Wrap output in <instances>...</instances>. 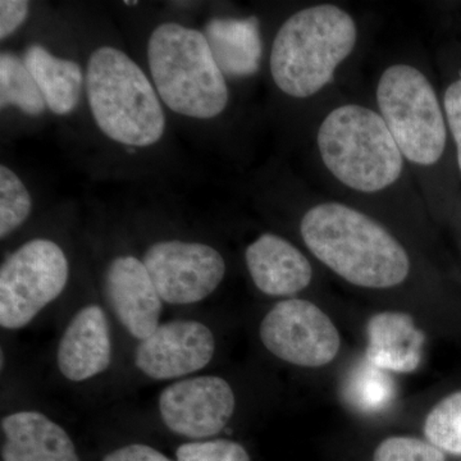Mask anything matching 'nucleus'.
<instances>
[{"label":"nucleus","instance_id":"obj_1","mask_svg":"<svg viewBox=\"0 0 461 461\" xmlns=\"http://www.w3.org/2000/svg\"><path fill=\"white\" fill-rule=\"evenodd\" d=\"M300 230L309 250L348 284L391 288L408 278L411 259L405 249L357 209L321 203L306 212Z\"/></svg>","mask_w":461,"mask_h":461},{"label":"nucleus","instance_id":"obj_2","mask_svg":"<svg viewBox=\"0 0 461 461\" xmlns=\"http://www.w3.org/2000/svg\"><path fill=\"white\" fill-rule=\"evenodd\" d=\"M357 39L353 17L338 5H314L296 12L273 41V81L293 98L313 96L332 81Z\"/></svg>","mask_w":461,"mask_h":461},{"label":"nucleus","instance_id":"obj_3","mask_svg":"<svg viewBox=\"0 0 461 461\" xmlns=\"http://www.w3.org/2000/svg\"><path fill=\"white\" fill-rule=\"evenodd\" d=\"M86 90L94 121L112 140L144 148L162 139L166 115L157 91L122 50L102 47L91 54Z\"/></svg>","mask_w":461,"mask_h":461},{"label":"nucleus","instance_id":"obj_4","mask_svg":"<svg viewBox=\"0 0 461 461\" xmlns=\"http://www.w3.org/2000/svg\"><path fill=\"white\" fill-rule=\"evenodd\" d=\"M148 62L156 89L167 107L186 117H217L229 103L224 75L203 32L167 23L148 42Z\"/></svg>","mask_w":461,"mask_h":461},{"label":"nucleus","instance_id":"obj_5","mask_svg":"<svg viewBox=\"0 0 461 461\" xmlns=\"http://www.w3.org/2000/svg\"><path fill=\"white\" fill-rule=\"evenodd\" d=\"M327 169L360 193H378L399 180L403 156L381 114L362 105L333 109L318 131Z\"/></svg>","mask_w":461,"mask_h":461},{"label":"nucleus","instance_id":"obj_6","mask_svg":"<svg viewBox=\"0 0 461 461\" xmlns=\"http://www.w3.org/2000/svg\"><path fill=\"white\" fill-rule=\"evenodd\" d=\"M377 103L382 118L409 162L432 166L446 147V123L436 91L420 69L388 67L379 78Z\"/></svg>","mask_w":461,"mask_h":461},{"label":"nucleus","instance_id":"obj_7","mask_svg":"<svg viewBox=\"0 0 461 461\" xmlns=\"http://www.w3.org/2000/svg\"><path fill=\"white\" fill-rule=\"evenodd\" d=\"M68 260L56 242L35 239L18 248L0 268V324L26 327L65 290Z\"/></svg>","mask_w":461,"mask_h":461},{"label":"nucleus","instance_id":"obj_8","mask_svg":"<svg viewBox=\"0 0 461 461\" xmlns=\"http://www.w3.org/2000/svg\"><path fill=\"white\" fill-rule=\"evenodd\" d=\"M260 339L278 359L320 368L338 357L341 339L329 315L308 300L288 299L273 306L260 324Z\"/></svg>","mask_w":461,"mask_h":461},{"label":"nucleus","instance_id":"obj_9","mask_svg":"<svg viewBox=\"0 0 461 461\" xmlns=\"http://www.w3.org/2000/svg\"><path fill=\"white\" fill-rule=\"evenodd\" d=\"M142 262L163 302L172 305L202 302L220 286L226 273L223 257L200 242H157Z\"/></svg>","mask_w":461,"mask_h":461},{"label":"nucleus","instance_id":"obj_10","mask_svg":"<svg viewBox=\"0 0 461 461\" xmlns=\"http://www.w3.org/2000/svg\"><path fill=\"white\" fill-rule=\"evenodd\" d=\"M235 393L229 382L202 375L176 382L159 396V412L176 435L202 439L218 435L235 411Z\"/></svg>","mask_w":461,"mask_h":461},{"label":"nucleus","instance_id":"obj_11","mask_svg":"<svg viewBox=\"0 0 461 461\" xmlns=\"http://www.w3.org/2000/svg\"><path fill=\"white\" fill-rule=\"evenodd\" d=\"M215 351L212 330L196 321L160 324L135 351V364L153 379L184 377L211 363Z\"/></svg>","mask_w":461,"mask_h":461},{"label":"nucleus","instance_id":"obj_12","mask_svg":"<svg viewBox=\"0 0 461 461\" xmlns=\"http://www.w3.org/2000/svg\"><path fill=\"white\" fill-rule=\"evenodd\" d=\"M104 291L115 318L132 338L142 341L159 327L163 300L141 260L130 256L112 260Z\"/></svg>","mask_w":461,"mask_h":461},{"label":"nucleus","instance_id":"obj_13","mask_svg":"<svg viewBox=\"0 0 461 461\" xmlns=\"http://www.w3.org/2000/svg\"><path fill=\"white\" fill-rule=\"evenodd\" d=\"M112 341L107 315L98 305L85 306L69 321L58 345V368L63 377L83 382L111 366Z\"/></svg>","mask_w":461,"mask_h":461},{"label":"nucleus","instance_id":"obj_14","mask_svg":"<svg viewBox=\"0 0 461 461\" xmlns=\"http://www.w3.org/2000/svg\"><path fill=\"white\" fill-rule=\"evenodd\" d=\"M247 266L256 286L268 296H291L311 284L313 269L299 249L290 241L263 233L249 245Z\"/></svg>","mask_w":461,"mask_h":461},{"label":"nucleus","instance_id":"obj_15","mask_svg":"<svg viewBox=\"0 0 461 461\" xmlns=\"http://www.w3.org/2000/svg\"><path fill=\"white\" fill-rule=\"evenodd\" d=\"M5 461H80L71 437L38 411H20L2 420Z\"/></svg>","mask_w":461,"mask_h":461},{"label":"nucleus","instance_id":"obj_16","mask_svg":"<svg viewBox=\"0 0 461 461\" xmlns=\"http://www.w3.org/2000/svg\"><path fill=\"white\" fill-rule=\"evenodd\" d=\"M366 359L386 371L411 373L423 359L426 336L405 313L373 315L366 326Z\"/></svg>","mask_w":461,"mask_h":461},{"label":"nucleus","instance_id":"obj_17","mask_svg":"<svg viewBox=\"0 0 461 461\" xmlns=\"http://www.w3.org/2000/svg\"><path fill=\"white\" fill-rule=\"evenodd\" d=\"M204 35L224 76L249 77L257 74L263 44L259 20L256 16L212 18L206 23Z\"/></svg>","mask_w":461,"mask_h":461},{"label":"nucleus","instance_id":"obj_18","mask_svg":"<svg viewBox=\"0 0 461 461\" xmlns=\"http://www.w3.org/2000/svg\"><path fill=\"white\" fill-rule=\"evenodd\" d=\"M23 60L53 113L68 114L77 107L84 81L78 63L53 56L39 44L26 50Z\"/></svg>","mask_w":461,"mask_h":461},{"label":"nucleus","instance_id":"obj_19","mask_svg":"<svg viewBox=\"0 0 461 461\" xmlns=\"http://www.w3.org/2000/svg\"><path fill=\"white\" fill-rule=\"evenodd\" d=\"M16 107L29 115H39L47 108L35 78L21 59L12 53L0 56V107Z\"/></svg>","mask_w":461,"mask_h":461},{"label":"nucleus","instance_id":"obj_20","mask_svg":"<svg viewBox=\"0 0 461 461\" xmlns=\"http://www.w3.org/2000/svg\"><path fill=\"white\" fill-rule=\"evenodd\" d=\"M395 395V382L388 371L366 359L353 369L346 381V402L362 412L384 411Z\"/></svg>","mask_w":461,"mask_h":461},{"label":"nucleus","instance_id":"obj_21","mask_svg":"<svg viewBox=\"0 0 461 461\" xmlns=\"http://www.w3.org/2000/svg\"><path fill=\"white\" fill-rule=\"evenodd\" d=\"M424 435L444 453L461 455V391L444 397L429 412Z\"/></svg>","mask_w":461,"mask_h":461},{"label":"nucleus","instance_id":"obj_22","mask_svg":"<svg viewBox=\"0 0 461 461\" xmlns=\"http://www.w3.org/2000/svg\"><path fill=\"white\" fill-rule=\"evenodd\" d=\"M32 208V196L21 178L8 167H0V238L25 222Z\"/></svg>","mask_w":461,"mask_h":461},{"label":"nucleus","instance_id":"obj_23","mask_svg":"<svg viewBox=\"0 0 461 461\" xmlns=\"http://www.w3.org/2000/svg\"><path fill=\"white\" fill-rule=\"evenodd\" d=\"M373 461H446L444 451L414 437H390L375 448Z\"/></svg>","mask_w":461,"mask_h":461},{"label":"nucleus","instance_id":"obj_24","mask_svg":"<svg viewBox=\"0 0 461 461\" xmlns=\"http://www.w3.org/2000/svg\"><path fill=\"white\" fill-rule=\"evenodd\" d=\"M177 461H251L241 445L230 439L189 442L177 448Z\"/></svg>","mask_w":461,"mask_h":461},{"label":"nucleus","instance_id":"obj_25","mask_svg":"<svg viewBox=\"0 0 461 461\" xmlns=\"http://www.w3.org/2000/svg\"><path fill=\"white\" fill-rule=\"evenodd\" d=\"M444 107L448 127L456 145L457 165L461 171V69L459 78L445 91Z\"/></svg>","mask_w":461,"mask_h":461},{"label":"nucleus","instance_id":"obj_26","mask_svg":"<svg viewBox=\"0 0 461 461\" xmlns=\"http://www.w3.org/2000/svg\"><path fill=\"white\" fill-rule=\"evenodd\" d=\"M29 14V2L2 0L0 2V39L5 41L25 23Z\"/></svg>","mask_w":461,"mask_h":461},{"label":"nucleus","instance_id":"obj_27","mask_svg":"<svg viewBox=\"0 0 461 461\" xmlns=\"http://www.w3.org/2000/svg\"><path fill=\"white\" fill-rule=\"evenodd\" d=\"M103 461H173L147 445H130L108 454Z\"/></svg>","mask_w":461,"mask_h":461},{"label":"nucleus","instance_id":"obj_28","mask_svg":"<svg viewBox=\"0 0 461 461\" xmlns=\"http://www.w3.org/2000/svg\"><path fill=\"white\" fill-rule=\"evenodd\" d=\"M124 5H138V2H124Z\"/></svg>","mask_w":461,"mask_h":461},{"label":"nucleus","instance_id":"obj_29","mask_svg":"<svg viewBox=\"0 0 461 461\" xmlns=\"http://www.w3.org/2000/svg\"><path fill=\"white\" fill-rule=\"evenodd\" d=\"M461 461V460H460Z\"/></svg>","mask_w":461,"mask_h":461}]
</instances>
